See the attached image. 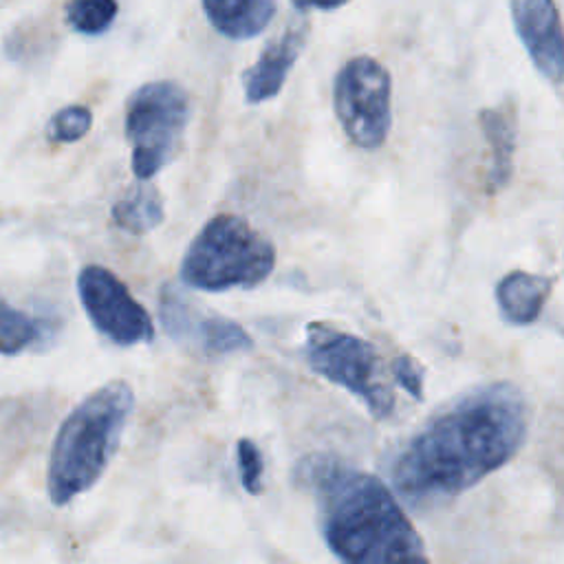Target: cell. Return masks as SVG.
Segmentation results:
<instances>
[{"mask_svg":"<svg viewBox=\"0 0 564 564\" xmlns=\"http://www.w3.org/2000/svg\"><path fill=\"white\" fill-rule=\"evenodd\" d=\"M297 474L339 564H430L419 531L379 476L333 456H311Z\"/></svg>","mask_w":564,"mask_h":564,"instance_id":"cell-2","label":"cell"},{"mask_svg":"<svg viewBox=\"0 0 564 564\" xmlns=\"http://www.w3.org/2000/svg\"><path fill=\"white\" fill-rule=\"evenodd\" d=\"M236 456H238V474H240L242 489L251 496L262 494L264 463L258 445L251 438H240L236 447Z\"/></svg>","mask_w":564,"mask_h":564,"instance_id":"cell-19","label":"cell"},{"mask_svg":"<svg viewBox=\"0 0 564 564\" xmlns=\"http://www.w3.org/2000/svg\"><path fill=\"white\" fill-rule=\"evenodd\" d=\"M333 108L357 148L383 145L392 123V79L386 66L370 55L348 59L333 82Z\"/></svg>","mask_w":564,"mask_h":564,"instance_id":"cell-7","label":"cell"},{"mask_svg":"<svg viewBox=\"0 0 564 564\" xmlns=\"http://www.w3.org/2000/svg\"><path fill=\"white\" fill-rule=\"evenodd\" d=\"M189 121V97L176 82H148L126 106V137L132 145V172L139 181L152 178L178 150Z\"/></svg>","mask_w":564,"mask_h":564,"instance_id":"cell-6","label":"cell"},{"mask_svg":"<svg viewBox=\"0 0 564 564\" xmlns=\"http://www.w3.org/2000/svg\"><path fill=\"white\" fill-rule=\"evenodd\" d=\"M117 11L112 0H75L66 4V22L84 35H99L115 22Z\"/></svg>","mask_w":564,"mask_h":564,"instance_id":"cell-17","label":"cell"},{"mask_svg":"<svg viewBox=\"0 0 564 564\" xmlns=\"http://www.w3.org/2000/svg\"><path fill=\"white\" fill-rule=\"evenodd\" d=\"M551 280L527 271H509L496 286V302L500 315L516 326L531 324L540 317Z\"/></svg>","mask_w":564,"mask_h":564,"instance_id":"cell-12","label":"cell"},{"mask_svg":"<svg viewBox=\"0 0 564 564\" xmlns=\"http://www.w3.org/2000/svg\"><path fill=\"white\" fill-rule=\"evenodd\" d=\"M159 317L172 339L209 357L251 348V337L238 322L218 313L203 311L172 286L161 291Z\"/></svg>","mask_w":564,"mask_h":564,"instance_id":"cell-9","label":"cell"},{"mask_svg":"<svg viewBox=\"0 0 564 564\" xmlns=\"http://www.w3.org/2000/svg\"><path fill=\"white\" fill-rule=\"evenodd\" d=\"M513 26L535 68L553 84H562L564 44L557 7L549 0H516L509 4Z\"/></svg>","mask_w":564,"mask_h":564,"instance_id":"cell-10","label":"cell"},{"mask_svg":"<svg viewBox=\"0 0 564 564\" xmlns=\"http://www.w3.org/2000/svg\"><path fill=\"white\" fill-rule=\"evenodd\" d=\"M132 408V388L126 381H108L62 421L46 474L53 505L70 502L101 478L119 447Z\"/></svg>","mask_w":564,"mask_h":564,"instance_id":"cell-3","label":"cell"},{"mask_svg":"<svg viewBox=\"0 0 564 564\" xmlns=\"http://www.w3.org/2000/svg\"><path fill=\"white\" fill-rule=\"evenodd\" d=\"M40 324L0 297V355H18L40 339Z\"/></svg>","mask_w":564,"mask_h":564,"instance_id":"cell-16","label":"cell"},{"mask_svg":"<svg viewBox=\"0 0 564 564\" xmlns=\"http://www.w3.org/2000/svg\"><path fill=\"white\" fill-rule=\"evenodd\" d=\"M306 35H308V22H306V15L300 13L286 24V29L280 35H275L262 48L260 57L249 68H245L242 88H245V99L249 104L273 99L282 90L295 59L300 57V51L304 48Z\"/></svg>","mask_w":564,"mask_h":564,"instance_id":"cell-11","label":"cell"},{"mask_svg":"<svg viewBox=\"0 0 564 564\" xmlns=\"http://www.w3.org/2000/svg\"><path fill=\"white\" fill-rule=\"evenodd\" d=\"M302 352L313 372L361 399L375 419L392 414L394 392L383 377L381 357L368 339L326 322H311Z\"/></svg>","mask_w":564,"mask_h":564,"instance_id":"cell-5","label":"cell"},{"mask_svg":"<svg viewBox=\"0 0 564 564\" xmlns=\"http://www.w3.org/2000/svg\"><path fill=\"white\" fill-rule=\"evenodd\" d=\"M480 128L489 145L491 170L489 183L491 189H500L509 183L513 172V152H516V137H518V117L516 106L505 101L494 108H485L480 112Z\"/></svg>","mask_w":564,"mask_h":564,"instance_id":"cell-13","label":"cell"},{"mask_svg":"<svg viewBox=\"0 0 564 564\" xmlns=\"http://www.w3.org/2000/svg\"><path fill=\"white\" fill-rule=\"evenodd\" d=\"M93 126V112L86 106L73 104L62 110H57L46 128V134L51 141L59 143H73L79 141Z\"/></svg>","mask_w":564,"mask_h":564,"instance_id":"cell-18","label":"cell"},{"mask_svg":"<svg viewBox=\"0 0 564 564\" xmlns=\"http://www.w3.org/2000/svg\"><path fill=\"white\" fill-rule=\"evenodd\" d=\"M163 198L152 185H134L112 205V220L117 223V227L137 236L152 231L163 223Z\"/></svg>","mask_w":564,"mask_h":564,"instance_id":"cell-15","label":"cell"},{"mask_svg":"<svg viewBox=\"0 0 564 564\" xmlns=\"http://www.w3.org/2000/svg\"><path fill=\"white\" fill-rule=\"evenodd\" d=\"M273 267L275 249L269 238L240 216L218 214L189 242L181 262V280L209 293L253 289L271 275Z\"/></svg>","mask_w":564,"mask_h":564,"instance_id":"cell-4","label":"cell"},{"mask_svg":"<svg viewBox=\"0 0 564 564\" xmlns=\"http://www.w3.org/2000/svg\"><path fill=\"white\" fill-rule=\"evenodd\" d=\"M394 381L416 401L423 399V366L412 355H399L392 359Z\"/></svg>","mask_w":564,"mask_h":564,"instance_id":"cell-20","label":"cell"},{"mask_svg":"<svg viewBox=\"0 0 564 564\" xmlns=\"http://www.w3.org/2000/svg\"><path fill=\"white\" fill-rule=\"evenodd\" d=\"M212 26L231 40H249L264 31L275 13L273 0H216L200 4Z\"/></svg>","mask_w":564,"mask_h":564,"instance_id":"cell-14","label":"cell"},{"mask_svg":"<svg viewBox=\"0 0 564 564\" xmlns=\"http://www.w3.org/2000/svg\"><path fill=\"white\" fill-rule=\"evenodd\" d=\"M527 430L529 403L518 386L471 388L410 436L390 465V480L414 502L458 496L509 463Z\"/></svg>","mask_w":564,"mask_h":564,"instance_id":"cell-1","label":"cell"},{"mask_svg":"<svg viewBox=\"0 0 564 564\" xmlns=\"http://www.w3.org/2000/svg\"><path fill=\"white\" fill-rule=\"evenodd\" d=\"M77 293L93 326L117 346L154 339L152 317L110 269L99 264L84 267L77 275Z\"/></svg>","mask_w":564,"mask_h":564,"instance_id":"cell-8","label":"cell"}]
</instances>
